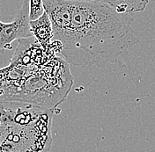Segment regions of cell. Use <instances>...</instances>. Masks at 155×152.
I'll use <instances>...</instances> for the list:
<instances>
[{
	"label": "cell",
	"instance_id": "obj_2",
	"mask_svg": "<svg viewBox=\"0 0 155 152\" xmlns=\"http://www.w3.org/2000/svg\"><path fill=\"white\" fill-rule=\"evenodd\" d=\"M56 108L0 101V152H48Z\"/></svg>",
	"mask_w": 155,
	"mask_h": 152
},
{
	"label": "cell",
	"instance_id": "obj_8",
	"mask_svg": "<svg viewBox=\"0 0 155 152\" xmlns=\"http://www.w3.org/2000/svg\"><path fill=\"white\" fill-rule=\"evenodd\" d=\"M68 1H78V2H90V3H100L102 0H68Z\"/></svg>",
	"mask_w": 155,
	"mask_h": 152
},
{
	"label": "cell",
	"instance_id": "obj_4",
	"mask_svg": "<svg viewBox=\"0 0 155 152\" xmlns=\"http://www.w3.org/2000/svg\"><path fill=\"white\" fill-rule=\"evenodd\" d=\"M30 0H22L16 17L9 23L0 20V52L11 50L12 43L19 39L32 37L29 19Z\"/></svg>",
	"mask_w": 155,
	"mask_h": 152
},
{
	"label": "cell",
	"instance_id": "obj_7",
	"mask_svg": "<svg viewBox=\"0 0 155 152\" xmlns=\"http://www.w3.org/2000/svg\"><path fill=\"white\" fill-rule=\"evenodd\" d=\"M29 19L30 20H35L38 19L44 12L43 2L42 0H30L29 3Z\"/></svg>",
	"mask_w": 155,
	"mask_h": 152
},
{
	"label": "cell",
	"instance_id": "obj_3",
	"mask_svg": "<svg viewBox=\"0 0 155 152\" xmlns=\"http://www.w3.org/2000/svg\"><path fill=\"white\" fill-rule=\"evenodd\" d=\"M72 83L69 63L56 57L24 76L11 101L56 108L67 97Z\"/></svg>",
	"mask_w": 155,
	"mask_h": 152
},
{
	"label": "cell",
	"instance_id": "obj_1",
	"mask_svg": "<svg viewBox=\"0 0 155 152\" xmlns=\"http://www.w3.org/2000/svg\"><path fill=\"white\" fill-rule=\"evenodd\" d=\"M50 19L53 40L68 63L104 67L115 63L137 44L131 27L134 19L104 4L68 0H42Z\"/></svg>",
	"mask_w": 155,
	"mask_h": 152
},
{
	"label": "cell",
	"instance_id": "obj_5",
	"mask_svg": "<svg viewBox=\"0 0 155 152\" xmlns=\"http://www.w3.org/2000/svg\"><path fill=\"white\" fill-rule=\"evenodd\" d=\"M30 30L32 35L45 51L56 55L59 51L58 44L53 40V29L50 19L44 11L42 15L35 20H30Z\"/></svg>",
	"mask_w": 155,
	"mask_h": 152
},
{
	"label": "cell",
	"instance_id": "obj_6",
	"mask_svg": "<svg viewBox=\"0 0 155 152\" xmlns=\"http://www.w3.org/2000/svg\"><path fill=\"white\" fill-rule=\"evenodd\" d=\"M102 2L121 14L144 11L149 4V0H102Z\"/></svg>",
	"mask_w": 155,
	"mask_h": 152
}]
</instances>
